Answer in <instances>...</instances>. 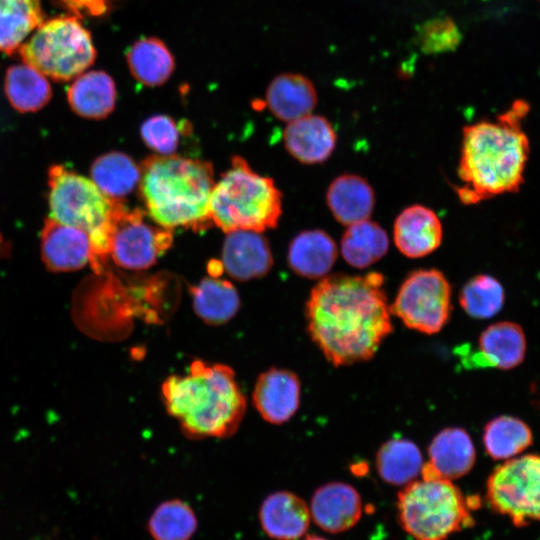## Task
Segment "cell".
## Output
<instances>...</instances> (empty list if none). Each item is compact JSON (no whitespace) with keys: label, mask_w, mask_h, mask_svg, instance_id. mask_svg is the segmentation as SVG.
Wrapping results in <instances>:
<instances>
[{"label":"cell","mask_w":540,"mask_h":540,"mask_svg":"<svg viewBox=\"0 0 540 540\" xmlns=\"http://www.w3.org/2000/svg\"><path fill=\"white\" fill-rule=\"evenodd\" d=\"M379 272L324 276L306 302L307 330L334 366L371 359L392 332L390 307Z\"/></svg>","instance_id":"obj_1"},{"label":"cell","mask_w":540,"mask_h":540,"mask_svg":"<svg viewBox=\"0 0 540 540\" xmlns=\"http://www.w3.org/2000/svg\"><path fill=\"white\" fill-rule=\"evenodd\" d=\"M528 104L519 100L498 116L463 129L458 195L473 204L500 194L516 192L524 180L529 141L521 128Z\"/></svg>","instance_id":"obj_2"},{"label":"cell","mask_w":540,"mask_h":540,"mask_svg":"<svg viewBox=\"0 0 540 540\" xmlns=\"http://www.w3.org/2000/svg\"><path fill=\"white\" fill-rule=\"evenodd\" d=\"M168 414L189 438H226L234 434L246 400L231 367L194 360L184 375H170L161 386Z\"/></svg>","instance_id":"obj_3"},{"label":"cell","mask_w":540,"mask_h":540,"mask_svg":"<svg viewBox=\"0 0 540 540\" xmlns=\"http://www.w3.org/2000/svg\"><path fill=\"white\" fill-rule=\"evenodd\" d=\"M140 196L160 227L209 228L215 185L210 162L178 155H152L141 164Z\"/></svg>","instance_id":"obj_4"},{"label":"cell","mask_w":540,"mask_h":540,"mask_svg":"<svg viewBox=\"0 0 540 540\" xmlns=\"http://www.w3.org/2000/svg\"><path fill=\"white\" fill-rule=\"evenodd\" d=\"M282 213L281 192L271 178L254 172L240 156L214 185L210 218L224 232H262L277 226Z\"/></svg>","instance_id":"obj_5"},{"label":"cell","mask_w":540,"mask_h":540,"mask_svg":"<svg viewBox=\"0 0 540 540\" xmlns=\"http://www.w3.org/2000/svg\"><path fill=\"white\" fill-rule=\"evenodd\" d=\"M48 188L50 217L89 235L90 265L95 272H103L109 258L112 218L118 200L106 196L91 179L59 164L48 170Z\"/></svg>","instance_id":"obj_6"},{"label":"cell","mask_w":540,"mask_h":540,"mask_svg":"<svg viewBox=\"0 0 540 540\" xmlns=\"http://www.w3.org/2000/svg\"><path fill=\"white\" fill-rule=\"evenodd\" d=\"M397 509L401 526L415 540H445L473 524L468 498L442 477L408 483L398 494Z\"/></svg>","instance_id":"obj_7"},{"label":"cell","mask_w":540,"mask_h":540,"mask_svg":"<svg viewBox=\"0 0 540 540\" xmlns=\"http://www.w3.org/2000/svg\"><path fill=\"white\" fill-rule=\"evenodd\" d=\"M24 63L54 81H69L89 68L96 50L90 32L78 17L61 16L43 22L19 47Z\"/></svg>","instance_id":"obj_8"},{"label":"cell","mask_w":540,"mask_h":540,"mask_svg":"<svg viewBox=\"0 0 540 540\" xmlns=\"http://www.w3.org/2000/svg\"><path fill=\"white\" fill-rule=\"evenodd\" d=\"M486 500L516 527L540 522V455L526 454L497 466L487 480Z\"/></svg>","instance_id":"obj_9"},{"label":"cell","mask_w":540,"mask_h":540,"mask_svg":"<svg viewBox=\"0 0 540 540\" xmlns=\"http://www.w3.org/2000/svg\"><path fill=\"white\" fill-rule=\"evenodd\" d=\"M451 296L450 283L441 271L420 269L403 281L390 311L406 327L431 335L449 320Z\"/></svg>","instance_id":"obj_10"},{"label":"cell","mask_w":540,"mask_h":540,"mask_svg":"<svg viewBox=\"0 0 540 540\" xmlns=\"http://www.w3.org/2000/svg\"><path fill=\"white\" fill-rule=\"evenodd\" d=\"M141 209L130 210L118 201L109 239V257L127 270H145L153 266L172 243V230L157 228L144 219Z\"/></svg>","instance_id":"obj_11"},{"label":"cell","mask_w":540,"mask_h":540,"mask_svg":"<svg viewBox=\"0 0 540 540\" xmlns=\"http://www.w3.org/2000/svg\"><path fill=\"white\" fill-rule=\"evenodd\" d=\"M89 235L78 228L60 223L51 217L41 231V258L52 272H71L91 261Z\"/></svg>","instance_id":"obj_12"},{"label":"cell","mask_w":540,"mask_h":540,"mask_svg":"<svg viewBox=\"0 0 540 540\" xmlns=\"http://www.w3.org/2000/svg\"><path fill=\"white\" fill-rule=\"evenodd\" d=\"M300 392V380L294 372L273 367L257 378L252 402L265 421L279 425L298 410Z\"/></svg>","instance_id":"obj_13"},{"label":"cell","mask_w":540,"mask_h":540,"mask_svg":"<svg viewBox=\"0 0 540 540\" xmlns=\"http://www.w3.org/2000/svg\"><path fill=\"white\" fill-rule=\"evenodd\" d=\"M221 256L224 271L238 281L260 278L266 275L273 266L269 243L261 232L257 231L228 232Z\"/></svg>","instance_id":"obj_14"},{"label":"cell","mask_w":540,"mask_h":540,"mask_svg":"<svg viewBox=\"0 0 540 540\" xmlns=\"http://www.w3.org/2000/svg\"><path fill=\"white\" fill-rule=\"evenodd\" d=\"M362 502L354 487L342 482H330L313 494L310 515L317 526L330 533L352 528L360 519Z\"/></svg>","instance_id":"obj_15"},{"label":"cell","mask_w":540,"mask_h":540,"mask_svg":"<svg viewBox=\"0 0 540 540\" xmlns=\"http://www.w3.org/2000/svg\"><path fill=\"white\" fill-rule=\"evenodd\" d=\"M393 235L395 245L403 255L420 258L441 245L443 229L434 211L416 204L405 208L398 215Z\"/></svg>","instance_id":"obj_16"},{"label":"cell","mask_w":540,"mask_h":540,"mask_svg":"<svg viewBox=\"0 0 540 540\" xmlns=\"http://www.w3.org/2000/svg\"><path fill=\"white\" fill-rule=\"evenodd\" d=\"M289 154L305 164L326 161L336 147L337 136L323 116L309 114L288 123L283 134Z\"/></svg>","instance_id":"obj_17"},{"label":"cell","mask_w":540,"mask_h":540,"mask_svg":"<svg viewBox=\"0 0 540 540\" xmlns=\"http://www.w3.org/2000/svg\"><path fill=\"white\" fill-rule=\"evenodd\" d=\"M259 521L265 534L275 540H296L302 537L310 523L306 503L289 491L268 495L259 509Z\"/></svg>","instance_id":"obj_18"},{"label":"cell","mask_w":540,"mask_h":540,"mask_svg":"<svg viewBox=\"0 0 540 540\" xmlns=\"http://www.w3.org/2000/svg\"><path fill=\"white\" fill-rule=\"evenodd\" d=\"M526 353V339L522 328L503 321L488 326L479 337V351L472 362L480 366L512 369L520 365Z\"/></svg>","instance_id":"obj_19"},{"label":"cell","mask_w":540,"mask_h":540,"mask_svg":"<svg viewBox=\"0 0 540 540\" xmlns=\"http://www.w3.org/2000/svg\"><path fill=\"white\" fill-rule=\"evenodd\" d=\"M316 104V89L302 74H280L270 82L266 91L267 107L284 122L290 123L311 114Z\"/></svg>","instance_id":"obj_20"},{"label":"cell","mask_w":540,"mask_h":540,"mask_svg":"<svg viewBox=\"0 0 540 540\" xmlns=\"http://www.w3.org/2000/svg\"><path fill=\"white\" fill-rule=\"evenodd\" d=\"M337 246L323 230H307L296 235L288 247L289 267L298 275L323 278L333 267L337 258Z\"/></svg>","instance_id":"obj_21"},{"label":"cell","mask_w":540,"mask_h":540,"mask_svg":"<svg viewBox=\"0 0 540 540\" xmlns=\"http://www.w3.org/2000/svg\"><path fill=\"white\" fill-rule=\"evenodd\" d=\"M116 85L105 71L93 70L77 76L67 91L71 109L86 119H103L115 108Z\"/></svg>","instance_id":"obj_22"},{"label":"cell","mask_w":540,"mask_h":540,"mask_svg":"<svg viewBox=\"0 0 540 540\" xmlns=\"http://www.w3.org/2000/svg\"><path fill=\"white\" fill-rule=\"evenodd\" d=\"M326 200L335 219L349 226L370 217L375 204V195L364 178L344 174L331 182Z\"/></svg>","instance_id":"obj_23"},{"label":"cell","mask_w":540,"mask_h":540,"mask_svg":"<svg viewBox=\"0 0 540 540\" xmlns=\"http://www.w3.org/2000/svg\"><path fill=\"white\" fill-rule=\"evenodd\" d=\"M428 455L434 470L448 480L466 475L476 460L471 437L458 427L441 430L431 441Z\"/></svg>","instance_id":"obj_24"},{"label":"cell","mask_w":540,"mask_h":540,"mask_svg":"<svg viewBox=\"0 0 540 540\" xmlns=\"http://www.w3.org/2000/svg\"><path fill=\"white\" fill-rule=\"evenodd\" d=\"M190 293L194 312L209 325L225 324L240 308L239 294L228 280L205 277L190 288Z\"/></svg>","instance_id":"obj_25"},{"label":"cell","mask_w":540,"mask_h":540,"mask_svg":"<svg viewBox=\"0 0 540 540\" xmlns=\"http://www.w3.org/2000/svg\"><path fill=\"white\" fill-rule=\"evenodd\" d=\"M128 68L135 80L148 87L164 84L172 75L175 60L166 44L156 37L134 42L126 54Z\"/></svg>","instance_id":"obj_26"},{"label":"cell","mask_w":540,"mask_h":540,"mask_svg":"<svg viewBox=\"0 0 540 540\" xmlns=\"http://www.w3.org/2000/svg\"><path fill=\"white\" fill-rule=\"evenodd\" d=\"M90 176L106 196L120 201L139 185L141 168L129 155L111 151L94 160Z\"/></svg>","instance_id":"obj_27"},{"label":"cell","mask_w":540,"mask_h":540,"mask_svg":"<svg viewBox=\"0 0 540 540\" xmlns=\"http://www.w3.org/2000/svg\"><path fill=\"white\" fill-rule=\"evenodd\" d=\"M4 90L12 107L21 113L42 109L52 96L51 86L45 75L26 63L7 69Z\"/></svg>","instance_id":"obj_28"},{"label":"cell","mask_w":540,"mask_h":540,"mask_svg":"<svg viewBox=\"0 0 540 540\" xmlns=\"http://www.w3.org/2000/svg\"><path fill=\"white\" fill-rule=\"evenodd\" d=\"M388 248L389 238L385 230L367 219L347 227L340 249L349 265L363 269L380 260Z\"/></svg>","instance_id":"obj_29"},{"label":"cell","mask_w":540,"mask_h":540,"mask_svg":"<svg viewBox=\"0 0 540 540\" xmlns=\"http://www.w3.org/2000/svg\"><path fill=\"white\" fill-rule=\"evenodd\" d=\"M43 22L40 0H0V52L12 54Z\"/></svg>","instance_id":"obj_30"},{"label":"cell","mask_w":540,"mask_h":540,"mask_svg":"<svg viewBox=\"0 0 540 540\" xmlns=\"http://www.w3.org/2000/svg\"><path fill=\"white\" fill-rule=\"evenodd\" d=\"M422 466L423 460L418 446L403 438L386 441L376 455V467L380 477L396 486L414 481Z\"/></svg>","instance_id":"obj_31"},{"label":"cell","mask_w":540,"mask_h":540,"mask_svg":"<svg viewBox=\"0 0 540 540\" xmlns=\"http://www.w3.org/2000/svg\"><path fill=\"white\" fill-rule=\"evenodd\" d=\"M532 431L519 418L499 416L484 427L483 444L486 453L495 460L513 458L531 446Z\"/></svg>","instance_id":"obj_32"},{"label":"cell","mask_w":540,"mask_h":540,"mask_svg":"<svg viewBox=\"0 0 540 540\" xmlns=\"http://www.w3.org/2000/svg\"><path fill=\"white\" fill-rule=\"evenodd\" d=\"M147 527L154 540H190L197 530L198 520L188 503L171 499L154 509Z\"/></svg>","instance_id":"obj_33"},{"label":"cell","mask_w":540,"mask_h":540,"mask_svg":"<svg viewBox=\"0 0 540 540\" xmlns=\"http://www.w3.org/2000/svg\"><path fill=\"white\" fill-rule=\"evenodd\" d=\"M504 299L500 282L487 274L471 278L459 294L461 307L475 319H487L496 315L503 307Z\"/></svg>","instance_id":"obj_34"},{"label":"cell","mask_w":540,"mask_h":540,"mask_svg":"<svg viewBox=\"0 0 540 540\" xmlns=\"http://www.w3.org/2000/svg\"><path fill=\"white\" fill-rule=\"evenodd\" d=\"M191 131L187 121L179 124L170 116L156 114L147 118L140 127V135L151 150L159 155H175L182 135Z\"/></svg>","instance_id":"obj_35"},{"label":"cell","mask_w":540,"mask_h":540,"mask_svg":"<svg viewBox=\"0 0 540 540\" xmlns=\"http://www.w3.org/2000/svg\"><path fill=\"white\" fill-rule=\"evenodd\" d=\"M417 40L423 52L436 54L454 50L461 41V33L451 18L439 17L419 28Z\"/></svg>","instance_id":"obj_36"},{"label":"cell","mask_w":540,"mask_h":540,"mask_svg":"<svg viewBox=\"0 0 540 540\" xmlns=\"http://www.w3.org/2000/svg\"><path fill=\"white\" fill-rule=\"evenodd\" d=\"M58 4L80 18L84 14L101 15L106 10V0H56Z\"/></svg>","instance_id":"obj_37"},{"label":"cell","mask_w":540,"mask_h":540,"mask_svg":"<svg viewBox=\"0 0 540 540\" xmlns=\"http://www.w3.org/2000/svg\"><path fill=\"white\" fill-rule=\"evenodd\" d=\"M304 540H328L317 535H308Z\"/></svg>","instance_id":"obj_38"},{"label":"cell","mask_w":540,"mask_h":540,"mask_svg":"<svg viewBox=\"0 0 540 540\" xmlns=\"http://www.w3.org/2000/svg\"><path fill=\"white\" fill-rule=\"evenodd\" d=\"M3 245H4V241H3V238H2V236L0 234V256H1L2 252H3V250H4Z\"/></svg>","instance_id":"obj_39"},{"label":"cell","mask_w":540,"mask_h":540,"mask_svg":"<svg viewBox=\"0 0 540 540\" xmlns=\"http://www.w3.org/2000/svg\"><path fill=\"white\" fill-rule=\"evenodd\" d=\"M540 1V0H539Z\"/></svg>","instance_id":"obj_40"}]
</instances>
